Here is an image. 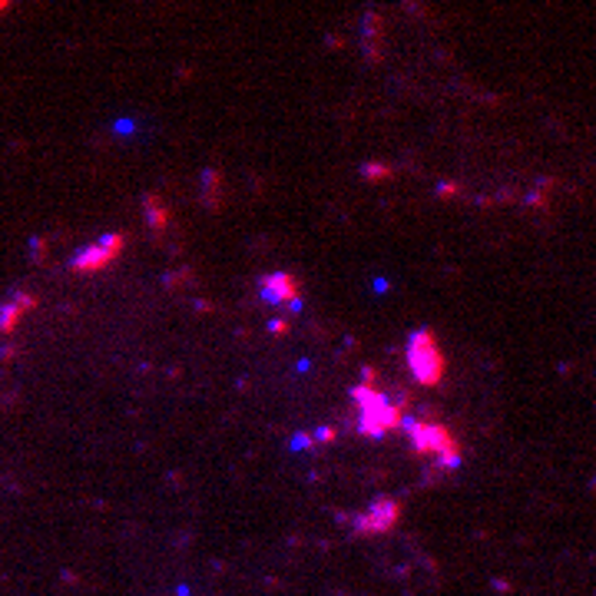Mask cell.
Instances as JSON below:
<instances>
[{
    "instance_id": "6da1fadb",
    "label": "cell",
    "mask_w": 596,
    "mask_h": 596,
    "mask_svg": "<svg viewBox=\"0 0 596 596\" xmlns=\"http://www.w3.org/2000/svg\"><path fill=\"white\" fill-rule=\"evenodd\" d=\"M351 398L358 404V427L365 437H381V434L394 431L401 424L398 404L388 401V394H381L375 384H358L351 391Z\"/></svg>"
},
{
    "instance_id": "5b68a950",
    "label": "cell",
    "mask_w": 596,
    "mask_h": 596,
    "mask_svg": "<svg viewBox=\"0 0 596 596\" xmlns=\"http://www.w3.org/2000/svg\"><path fill=\"white\" fill-rule=\"evenodd\" d=\"M262 298H269L272 305H282V308H298V288H295V279L292 275H269L262 279Z\"/></svg>"
},
{
    "instance_id": "8992f818",
    "label": "cell",
    "mask_w": 596,
    "mask_h": 596,
    "mask_svg": "<svg viewBox=\"0 0 596 596\" xmlns=\"http://www.w3.org/2000/svg\"><path fill=\"white\" fill-rule=\"evenodd\" d=\"M123 242L126 238L123 236H107L99 245H93V249H87L90 255H83V259L76 262V269H83V272H93V269H99V265H107L113 255H116L119 249H123Z\"/></svg>"
},
{
    "instance_id": "7a4b0ae2",
    "label": "cell",
    "mask_w": 596,
    "mask_h": 596,
    "mask_svg": "<svg viewBox=\"0 0 596 596\" xmlns=\"http://www.w3.org/2000/svg\"><path fill=\"white\" fill-rule=\"evenodd\" d=\"M408 434H411V447L424 457H434L437 467H457L461 464V454H457V441L451 437L447 427L431 421H408L404 424Z\"/></svg>"
},
{
    "instance_id": "277c9868",
    "label": "cell",
    "mask_w": 596,
    "mask_h": 596,
    "mask_svg": "<svg viewBox=\"0 0 596 596\" xmlns=\"http://www.w3.org/2000/svg\"><path fill=\"white\" fill-rule=\"evenodd\" d=\"M394 523H398V500L378 497L358 517V530L361 533H388Z\"/></svg>"
},
{
    "instance_id": "3957f363",
    "label": "cell",
    "mask_w": 596,
    "mask_h": 596,
    "mask_svg": "<svg viewBox=\"0 0 596 596\" xmlns=\"http://www.w3.org/2000/svg\"><path fill=\"white\" fill-rule=\"evenodd\" d=\"M408 365H411V375L421 381V384H427V388L441 384L447 361H444V355H441L437 341H434L431 328H418L411 335V341H408Z\"/></svg>"
}]
</instances>
